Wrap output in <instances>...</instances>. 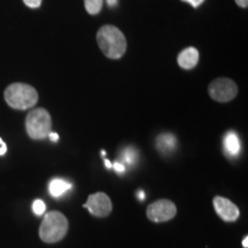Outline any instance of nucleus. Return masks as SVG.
I'll return each mask as SVG.
<instances>
[{"label":"nucleus","instance_id":"nucleus-2","mask_svg":"<svg viewBox=\"0 0 248 248\" xmlns=\"http://www.w3.org/2000/svg\"><path fill=\"white\" fill-rule=\"evenodd\" d=\"M69 229L67 217L60 212H49L39 228V237L44 243L53 244L62 240Z\"/></svg>","mask_w":248,"mask_h":248},{"label":"nucleus","instance_id":"nucleus-11","mask_svg":"<svg viewBox=\"0 0 248 248\" xmlns=\"http://www.w3.org/2000/svg\"><path fill=\"white\" fill-rule=\"evenodd\" d=\"M156 146L157 150L162 152L163 154H169L177 146V139L175 138V136L170 135V133H163V135L159 136V138H157Z\"/></svg>","mask_w":248,"mask_h":248},{"label":"nucleus","instance_id":"nucleus-18","mask_svg":"<svg viewBox=\"0 0 248 248\" xmlns=\"http://www.w3.org/2000/svg\"><path fill=\"white\" fill-rule=\"evenodd\" d=\"M183 1L188 2V4L193 6L194 8H198L201 4H202V2L204 1V0H183Z\"/></svg>","mask_w":248,"mask_h":248},{"label":"nucleus","instance_id":"nucleus-1","mask_svg":"<svg viewBox=\"0 0 248 248\" xmlns=\"http://www.w3.org/2000/svg\"><path fill=\"white\" fill-rule=\"evenodd\" d=\"M99 47L109 59H120L126 51V39L119 28L114 26H104L97 33Z\"/></svg>","mask_w":248,"mask_h":248},{"label":"nucleus","instance_id":"nucleus-3","mask_svg":"<svg viewBox=\"0 0 248 248\" xmlns=\"http://www.w3.org/2000/svg\"><path fill=\"white\" fill-rule=\"evenodd\" d=\"M5 100L9 107L24 110L32 108L38 101V93L32 86L24 83H14L5 90Z\"/></svg>","mask_w":248,"mask_h":248},{"label":"nucleus","instance_id":"nucleus-14","mask_svg":"<svg viewBox=\"0 0 248 248\" xmlns=\"http://www.w3.org/2000/svg\"><path fill=\"white\" fill-rule=\"evenodd\" d=\"M136 157H137V153H136V151L133 150V148H126V150H124V152H123V161L126 164H129V166H132V164L135 163Z\"/></svg>","mask_w":248,"mask_h":248},{"label":"nucleus","instance_id":"nucleus-5","mask_svg":"<svg viewBox=\"0 0 248 248\" xmlns=\"http://www.w3.org/2000/svg\"><path fill=\"white\" fill-rule=\"evenodd\" d=\"M208 92L215 101L229 102L237 95L238 88L230 78H217L210 83Z\"/></svg>","mask_w":248,"mask_h":248},{"label":"nucleus","instance_id":"nucleus-10","mask_svg":"<svg viewBox=\"0 0 248 248\" xmlns=\"http://www.w3.org/2000/svg\"><path fill=\"white\" fill-rule=\"evenodd\" d=\"M241 145L239 137L233 131H229L224 137V152L229 156H237L240 153Z\"/></svg>","mask_w":248,"mask_h":248},{"label":"nucleus","instance_id":"nucleus-12","mask_svg":"<svg viewBox=\"0 0 248 248\" xmlns=\"http://www.w3.org/2000/svg\"><path fill=\"white\" fill-rule=\"evenodd\" d=\"M71 188V184L63 178H53L49 182L48 190L52 197L59 198Z\"/></svg>","mask_w":248,"mask_h":248},{"label":"nucleus","instance_id":"nucleus-17","mask_svg":"<svg viewBox=\"0 0 248 248\" xmlns=\"http://www.w3.org/2000/svg\"><path fill=\"white\" fill-rule=\"evenodd\" d=\"M111 168L115 169V171H117L119 173H122L125 171V166L121 162H115L114 164H111Z\"/></svg>","mask_w":248,"mask_h":248},{"label":"nucleus","instance_id":"nucleus-7","mask_svg":"<svg viewBox=\"0 0 248 248\" xmlns=\"http://www.w3.org/2000/svg\"><path fill=\"white\" fill-rule=\"evenodd\" d=\"M83 207L88 208L93 216L97 217H106L109 215L111 209H113V204H111L109 197L102 192H97V193L90 195L88 201L83 204Z\"/></svg>","mask_w":248,"mask_h":248},{"label":"nucleus","instance_id":"nucleus-6","mask_svg":"<svg viewBox=\"0 0 248 248\" xmlns=\"http://www.w3.org/2000/svg\"><path fill=\"white\" fill-rule=\"evenodd\" d=\"M176 213H177V208L175 203L167 199L155 201L147 208L148 219L155 223L170 221L176 216Z\"/></svg>","mask_w":248,"mask_h":248},{"label":"nucleus","instance_id":"nucleus-20","mask_svg":"<svg viewBox=\"0 0 248 248\" xmlns=\"http://www.w3.org/2000/svg\"><path fill=\"white\" fill-rule=\"evenodd\" d=\"M48 138L51 139L52 141L57 142V141L59 140V135H58V133H55V132H49V135H48Z\"/></svg>","mask_w":248,"mask_h":248},{"label":"nucleus","instance_id":"nucleus-15","mask_svg":"<svg viewBox=\"0 0 248 248\" xmlns=\"http://www.w3.org/2000/svg\"><path fill=\"white\" fill-rule=\"evenodd\" d=\"M45 209H46V206H45L44 201L39 200V199L33 201L32 210H33V213L36 214V215H38V216L43 215V214H44V212H45Z\"/></svg>","mask_w":248,"mask_h":248},{"label":"nucleus","instance_id":"nucleus-9","mask_svg":"<svg viewBox=\"0 0 248 248\" xmlns=\"http://www.w3.org/2000/svg\"><path fill=\"white\" fill-rule=\"evenodd\" d=\"M179 67L183 69H192L198 64L199 61V52L194 47H187L184 51L181 52L177 58Z\"/></svg>","mask_w":248,"mask_h":248},{"label":"nucleus","instance_id":"nucleus-22","mask_svg":"<svg viewBox=\"0 0 248 248\" xmlns=\"http://www.w3.org/2000/svg\"><path fill=\"white\" fill-rule=\"evenodd\" d=\"M107 2H108V5L110 6V7H113V6L116 5L117 0H107Z\"/></svg>","mask_w":248,"mask_h":248},{"label":"nucleus","instance_id":"nucleus-19","mask_svg":"<svg viewBox=\"0 0 248 248\" xmlns=\"http://www.w3.org/2000/svg\"><path fill=\"white\" fill-rule=\"evenodd\" d=\"M235 2H237L238 6L243 8H246L248 6V0H235Z\"/></svg>","mask_w":248,"mask_h":248},{"label":"nucleus","instance_id":"nucleus-24","mask_svg":"<svg viewBox=\"0 0 248 248\" xmlns=\"http://www.w3.org/2000/svg\"><path fill=\"white\" fill-rule=\"evenodd\" d=\"M105 166H106L108 169H110V168H111V163H110V161L105 160Z\"/></svg>","mask_w":248,"mask_h":248},{"label":"nucleus","instance_id":"nucleus-8","mask_svg":"<svg viewBox=\"0 0 248 248\" xmlns=\"http://www.w3.org/2000/svg\"><path fill=\"white\" fill-rule=\"evenodd\" d=\"M214 208L223 221L234 222L239 217V209L235 204L226 198L215 197L213 200Z\"/></svg>","mask_w":248,"mask_h":248},{"label":"nucleus","instance_id":"nucleus-13","mask_svg":"<svg viewBox=\"0 0 248 248\" xmlns=\"http://www.w3.org/2000/svg\"><path fill=\"white\" fill-rule=\"evenodd\" d=\"M85 9L89 14L95 15L101 11L104 0H84Z\"/></svg>","mask_w":248,"mask_h":248},{"label":"nucleus","instance_id":"nucleus-25","mask_svg":"<svg viewBox=\"0 0 248 248\" xmlns=\"http://www.w3.org/2000/svg\"><path fill=\"white\" fill-rule=\"evenodd\" d=\"M0 142H2V139L1 138H0Z\"/></svg>","mask_w":248,"mask_h":248},{"label":"nucleus","instance_id":"nucleus-16","mask_svg":"<svg viewBox=\"0 0 248 248\" xmlns=\"http://www.w3.org/2000/svg\"><path fill=\"white\" fill-rule=\"evenodd\" d=\"M23 1L30 8H38L42 5V0H23Z\"/></svg>","mask_w":248,"mask_h":248},{"label":"nucleus","instance_id":"nucleus-23","mask_svg":"<svg viewBox=\"0 0 248 248\" xmlns=\"http://www.w3.org/2000/svg\"><path fill=\"white\" fill-rule=\"evenodd\" d=\"M243 246L245 248H248V237H245L244 240H243Z\"/></svg>","mask_w":248,"mask_h":248},{"label":"nucleus","instance_id":"nucleus-21","mask_svg":"<svg viewBox=\"0 0 248 248\" xmlns=\"http://www.w3.org/2000/svg\"><path fill=\"white\" fill-rule=\"evenodd\" d=\"M6 152H7V146L4 141L0 142V155H4Z\"/></svg>","mask_w":248,"mask_h":248},{"label":"nucleus","instance_id":"nucleus-4","mask_svg":"<svg viewBox=\"0 0 248 248\" xmlns=\"http://www.w3.org/2000/svg\"><path fill=\"white\" fill-rule=\"evenodd\" d=\"M26 128L31 139L39 140L48 137L52 129L51 115L44 108L32 109L27 115Z\"/></svg>","mask_w":248,"mask_h":248}]
</instances>
